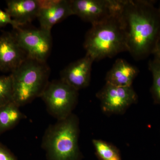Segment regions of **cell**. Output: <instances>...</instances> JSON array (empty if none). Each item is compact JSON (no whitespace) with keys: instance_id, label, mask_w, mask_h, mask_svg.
Instances as JSON below:
<instances>
[{"instance_id":"obj_1","label":"cell","mask_w":160,"mask_h":160,"mask_svg":"<svg viewBox=\"0 0 160 160\" xmlns=\"http://www.w3.org/2000/svg\"><path fill=\"white\" fill-rule=\"evenodd\" d=\"M121 16L132 56L140 60L152 54L160 37V11L154 1L125 0Z\"/></svg>"},{"instance_id":"obj_2","label":"cell","mask_w":160,"mask_h":160,"mask_svg":"<svg viewBox=\"0 0 160 160\" xmlns=\"http://www.w3.org/2000/svg\"><path fill=\"white\" fill-rule=\"evenodd\" d=\"M121 12L102 22L92 25L86 32L84 47L86 54L94 61L113 58L120 52L128 51Z\"/></svg>"},{"instance_id":"obj_3","label":"cell","mask_w":160,"mask_h":160,"mask_svg":"<svg viewBox=\"0 0 160 160\" xmlns=\"http://www.w3.org/2000/svg\"><path fill=\"white\" fill-rule=\"evenodd\" d=\"M78 118L73 113L50 125L45 131L42 143L48 160H81Z\"/></svg>"},{"instance_id":"obj_4","label":"cell","mask_w":160,"mask_h":160,"mask_svg":"<svg viewBox=\"0 0 160 160\" xmlns=\"http://www.w3.org/2000/svg\"><path fill=\"white\" fill-rule=\"evenodd\" d=\"M50 69L46 62L27 58L10 74L13 102L19 107L41 98L49 82Z\"/></svg>"},{"instance_id":"obj_5","label":"cell","mask_w":160,"mask_h":160,"mask_svg":"<svg viewBox=\"0 0 160 160\" xmlns=\"http://www.w3.org/2000/svg\"><path fill=\"white\" fill-rule=\"evenodd\" d=\"M78 98V91L61 79L49 82L41 97L49 114L58 121L72 114Z\"/></svg>"},{"instance_id":"obj_6","label":"cell","mask_w":160,"mask_h":160,"mask_svg":"<svg viewBox=\"0 0 160 160\" xmlns=\"http://www.w3.org/2000/svg\"><path fill=\"white\" fill-rule=\"evenodd\" d=\"M125 0H71L73 15L92 25L104 22L122 12Z\"/></svg>"},{"instance_id":"obj_7","label":"cell","mask_w":160,"mask_h":160,"mask_svg":"<svg viewBox=\"0 0 160 160\" xmlns=\"http://www.w3.org/2000/svg\"><path fill=\"white\" fill-rule=\"evenodd\" d=\"M19 45L27 58L46 62L51 52V32L39 29H24L21 27L14 33Z\"/></svg>"},{"instance_id":"obj_8","label":"cell","mask_w":160,"mask_h":160,"mask_svg":"<svg viewBox=\"0 0 160 160\" xmlns=\"http://www.w3.org/2000/svg\"><path fill=\"white\" fill-rule=\"evenodd\" d=\"M104 112L121 114L137 102L138 97L132 86L122 87L106 83L96 94Z\"/></svg>"},{"instance_id":"obj_9","label":"cell","mask_w":160,"mask_h":160,"mask_svg":"<svg viewBox=\"0 0 160 160\" xmlns=\"http://www.w3.org/2000/svg\"><path fill=\"white\" fill-rule=\"evenodd\" d=\"M38 2L37 18L40 28L46 31L51 32L54 25L73 15L70 0H38Z\"/></svg>"},{"instance_id":"obj_10","label":"cell","mask_w":160,"mask_h":160,"mask_svg":"<svg viewBox=\"0 0 160 160\" xmlns=\"http://www.w3.org/2000/svg\"><path fill=\"white\" fill-rule=\"evenodd\" d=\"M27 58L14 33L4 32L0 36V71L11 73Z\"/></svg>"},{"instance_id":"obj_11","label":"cell","mask_w":160,"mask_h":160,"mask_svg":"<svg viewBox=\"0 0 160 160\" xmlns=\"http://www.w3.org/2000/svg\"><path fill=\"white\" fill-rule=\"evenodd\" d=\"M94 60L88 55L71 63L61 71L60 79L78 91L89 86Z\"/></svg>"},{"instance_id":"obj_12","label":"cell","mask_w":160,"mask_h":160,"mask_svg":"<svg viewBox=\"0 0 160 160\" xmlns=\"http://www.w3.org/2000/svg\"><path fill=\"white\" fill-rule=\"evenodd\" d=\"M6 11L21 27L37 18L40 10L38 0H8Z\"/></svg>"},{"instance_id":"obj_13","label":"cell","mask_w":160,"mask_h":160,"mask_svg":"<svg viewBox=\"0 0 160 160\" xmlns=\"http://www.w3.org/2000/svg\"><path fill=\"white\" fill-rule=\"evenodd\" d=\"M138 69L126 60H117L106 77V83L113 86L129 87L139 73Z\"/></svg>"},{"instance_id":"obj_14","label":"cell","mask_w":160,"mask_h":160,"mask_svg":"<svg viewBox=\"0 0 160 160\" xmlns=\"http://www.w3.org/2000/svg\"><path fill=\"white\" fill-rule=\"evenodd\" d=\"M25 118L26 116L14 102L0 107V135L13 129Z\"/></svg>"},{"instance_id":"obj_15","label":"cell","mask_w":160,"mask_h":160,"mask_svg":"<svg viewBox=\"0 0 160 160\" xmlns=\"http://www.w3.org/2000/svg\"><path fill=\"white\" fill-rule=\"evenodd\" d=\"M92 142L100 160H122L119 150L114 145L99 139H93Z\"/></svg>"},{"instance_id":"obj_16","label":"cell","mask_w":160,"mask_h":160,"mask_svg":"<svg viewBox=\"0 0 160 160\" xmlns=\"http://www.w3.org/2000/svg\"><path fill=\"white\" fill-rule=\"evenodd\" d=\"M149 70L151 71L153 83L151 92L154 102L160 105V62L154 59L149 63Z\"/></svg>"},{"instance_id":"obj_17","label":"cell","mask_w":160,"mask_h":160,"mask_svg":"<svg viewBox=\"0 0 160 160\" xmlns=\"http://www.w3.org/2000/svg\"><path fill=\"white\" fill-rule=\"evenodd\" d=\"M12 102L13 90L11 75L0 76V107Z\"/></svg>"},{"instance_id":"obj_18","label":"cell","mask_w":160,"mask_h":160,"mask_svg":"<svg viewBox=\"0 0 160 160\" xmlns=\"http://www.w3.org/2000/svg\"><path fill=\"white\" fill-rule=\"evenodd\" d=\"M8 25H11L13 29L16 30L21 28L6 11H3L0 9V28L5 27Z\"/></svg>"},{"instance_id":"obj_19","label":"cell","mask_w":160,"mask_h":160,"mask_svg":"<svg viewBox=\"0 0 160 160\" xmlns=\"http://www.w3.org/2000/svg\"><path fill=\"white\" fill-rule=\"evenodd\" d=\"M0 160H18L11 151L0 142Z\"/></svg>"},{"instance_id":"obj_20","label":"cell","mask_w":160,"mask_h":160,"mask_svg":"<svg viewBox=\"0 0 160 160\" xmlns=\"http://www.w3.org/2000/svg\"><path fill=\"white\" fill-rule=\"evenodd\" d=\"M152 55H153V59L160 62V37L158 40Z\"/></svg>"},{"instance_id":"obj_21","label":"cell","mask_w":160,"mask_h":160,"mask_svg":"<svg viewBox=\"0 0 160 160\" xmlns=\"http://www.w3.org/2000/svg\"><path fill=\"white\" fill-rule=\"evenodd\" d=\"M158 9H159L160 11V4H159V6Z\"/></svg>"}]
</instances>
